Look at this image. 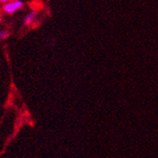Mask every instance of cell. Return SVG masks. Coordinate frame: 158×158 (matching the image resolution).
Segmentation results:
<instances>
[{
  "label": "cell",
  "instance_id": "5",
  "mask_svg": "<svg viewBox=\"0 0 158 158\" xmlns=\"http://www.w3.org/2000/svg\"><path fill=\"white\" fill-rule=\"evenodd\" d=\"M8 1H9V0H0V3H4V4H5V3H7Z\"/></svg>",
  "mask_w": 158,
  "mask_h": 158
},
{
  "label": "cell",
  "instance_id": "2",
  "mask_svg": "<svg viewBox=\"0 0 158 158\" xmlns=\"http://www.w3.org/2000/svg\"><path fill=\"white\" fill-rule=\"evenodd\" d=\"M3 10L6 13H9V14H11L13 12H15L17 10L14 6V3L13 2H7L4 4V7H3Z\"/></svg>",
  "mask_w": 158,
  "mask_h": 158
},
{
  "label": "cell",
  "instance_id": "1",
  "mask_svg": "<svg viewBox=\"0 0 158 158\" xmlns=\"http://www.w3.org/2000/svg\"><path fill=\"white\" fill-rule=\"evenodd\" d=\"M36 18V11H31L29 12L24 19V25L25 26H29L33 23V21Z\"/></svg>",
  "mask_w": 158,
  "mask_h": 158
},
{
  "label": "cell",
  "instance_id": "4",
  "mask_svg": "<svg viewBox=\"0 0 158 158\" xmlns=\"http://www.w3.org/2000/svg\"><path fill=\"white\" fill-rule=\"evenodd\" d=\"M9 36H10V32L0 29V40H4V39L8 38Z\"/></svg>",
  "mask_w": 158,
  "mask_h": 158
},
{
  "label": "cell",
  "instance_id": "3",
  "mask_svg": "<svg viewBox=\"0 0 158 158\" xmlns=\"http://www.w3.org/2000/svg\"><path fill=\"white\" fill-rule=\"evenodd\" d=\"M12 2L14 3L16 10H21L24 7V3L22 1H20V0H14V1H12Z\"/></svg>",
  "mask_w": 158,
  "mask_h": 158
},
{
  "label": "cell",
  "instance_id": "6",
  "mask_svg": "<svg viewBox=\"0 0 158 158\" xmlns=\"http://www.w3.org/2000/svg\"><path fill=\"white\" fill-rule=\"evenodd\" d=\"M1 21H2V18H1V15H0V23H1Z\"/></svg>",
  "mask_w": 158,
  "mask_h": 158
}]
</instances>
